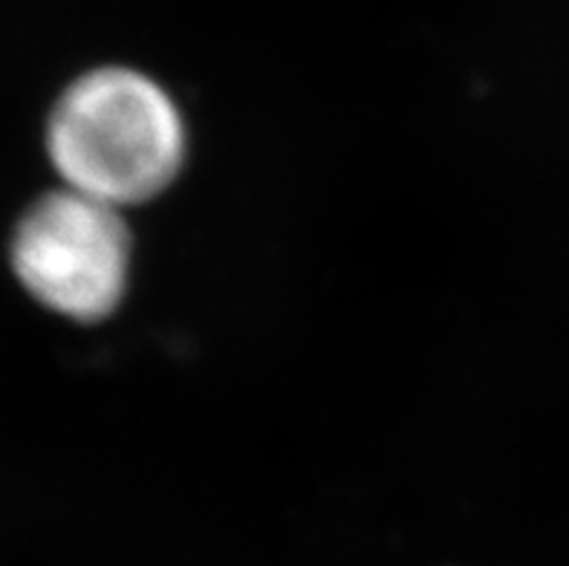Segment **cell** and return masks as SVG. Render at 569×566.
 Wrapping results in <instances>:
<instances>
[{"instance_id": "cell-1", "label": "cell", "mask_w": 569, "mask_h": 566, "mask_svg": "<svg viewBox=\"0 0 569 566\" xmlns=\"http://www.w3.org/2000/svg\"><path fill=\"white\" fill-rule=\"evenodd\" d=\"M186 119L171 93L122 64L79 76L47 122V153L64 188L119 211L166 191L186 162Z\"/></svg>"}, {"instance_id": "cell-2", "label": "cell", "mask_w": 569, "mask_h": 566, "mask_svg": "<svg viewBox=\"0 0 569 566\" xmlns=\"http://www.w3.org/2000/svg\"><path fill=\"white\" fill-rule=\"evenodd\" d=\"M133 240L122 211L61 188L29 208L12 237V269L38 304L101 321L128 292Z\"/></svg>"}]
</instances>
